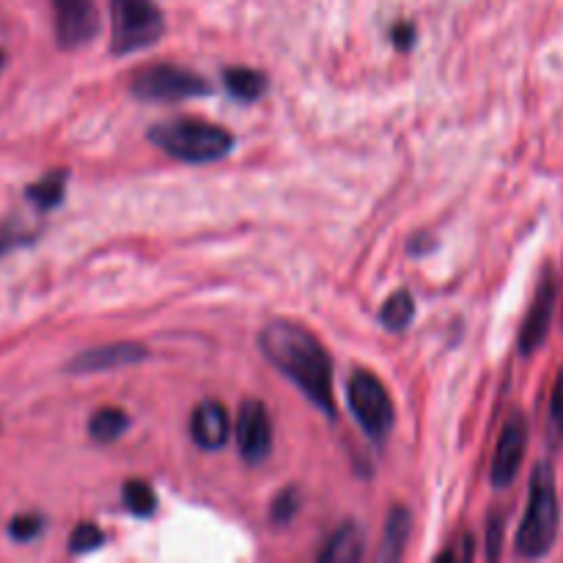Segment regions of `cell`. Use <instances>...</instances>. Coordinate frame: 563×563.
Wrapping results in <instances>:
<instances>
[{"mask_svg":"<svg viewBox=\"0 0 563 563\" xmlns=\"http://www.w3.org/2000/svg\"><path fill=\"white\" fill-rule=\"evenodd\" d=\"M148 352L141 344H108L97 346V350L80 352L77 357H71L69 368L71 374H93V372H108V368H121V366H135V363L146 361Z\"/></svg>","mask_w":563,"mask_h":563,"instance_id":"cell-12","label":"cell"},{"mask_svg":"<svg viewBox=\"0 0 563 563\" xmlns=\"http://www.w3.org/2000/svg\"><path fill=\"white\" fill-rule=\"evenodd\" d=\"M223 82L229 88V93L240 102H256L267 93V75L256 69H247V66H231L223 71Z\"/></svg>","mask_w":563,"mask_h":563,"instance_id":"cell-15","label":"cell"},{"mask_svg":"<svg viewBox=\"0 0 563 563\" xmlns=\"http://www.w3.org/2000/svg\"><path fill=\"white\" fill-rule=\"evenodd\" d=\"M390 42L399 49H410L412 44H416V25H412V22H396V25L390 27Z\"/></svg>","mask_w":563,"mask_h":563,"instance_id":"cell-25","label":"cell"},{"mask_svg":"<svg viewBox=\"0 0 563 563\" xmlns=\"http://www.w3.org/2000/svg\"><path fill=\"white\" fill-rule=\"evenodd\" d=\"M148 141L159 152L170 154L179 163L203 165L223 159L234 148V135L218 124L201 119H174L159 121L148 130Z\"/></svg>","mask_w":563,"mask_h":563,"instance_id":"cell-3","label":"cell"},{"mask_svg":"<svg viewBox=\"0 0 563 563\" xmlns=\"http://www.w3.org/2000/svg\"><path fill=\"white\" fill-rule=\"evenodd\" d=\"M264 357L291 379L328 418H335L333 363L317 335L289 319H273L258 335Z\"/></svg>","mask_w":563,"mask_h":563,"instance_id":"cell-1","label":"cell"},{"mask_svg":"<svg viewBox=\"0 0 563 563\" xmlns=\"http://www.w3.org/2000/svg\"><path fill=\"white\" fill-rule=\"evenodd\" d=\"M432 245H434L432 240H418V242H412L410 251H412V253H423V251H427V247H432Z\"/></svg>","mask_w":563,"mask_h":563,"instance_id":"cell-26","label":"cell"},{"mask_svg":"<svg viewBox=\"0 0 563 563\" xmlns=\"http://www.w3.org/2000/svg\"><path fill=\"white\" fill-rule=\"evenodd\" d=\"M165 16L154 0H110V53L130 55L157 44Z\"/></svg>","mask_w":563,"mask_h":563,"instance_id":"cell-4","label":"cell"},{"mask_svg":"<svg viewBox=\"0 0 563 563\" xmlns=\"http://www.w3.org/2000/svg\"><path fill=\"white\" fill-rule=\"evenodd\" d=\"M555 300H559V275H555L553 267H544L537 291H533V302L528 308L526 322H522L520 330V355L531 357L533 352L542 350V344L550 335V328H553Z\"/></svg>","mask_w":563,"mask_h":563,"instance_id":"cell-7","label":"cell"},{"mask_svg":"<svg viewBox=\"0 0 563 563\" xmlns=\"http://www.w3.org/2000/svg\"><path fill=\"white\" fill-rule=\"evenodd\" d=\"M121 495H124V506L135 517H152L157 511V495H154V489L148 484L126 482Z\"/></svg>","mask_w":563,"mask_h":563,"instance_id":"cell-19","label":"cell"},{"mask_svg":"<svg viewBox=\"0 0 563 563\" xmlns=\"http://www.w3.org/2000/svg\"><path fill=\"white\" fill-rule=\"evenodd\" d=\"M27 201L33 203L42 212H49V209L58 207L66 196V170H53L44 179H38L36 185H31L25 190Z\"/></svg>","mask_w":563,"mask_h":563,"instance_id":"cell-16","label":"cell"},{"mask_svg":"<svg viewBox=\"0 0 563 563\" xmlns=\"http://www.w3.org/2000/svg\"><path fill=\"white\" fill-rule=\"evenodd\" d=\"M550 434L559 445H563V366L555 377L553 396H550Z\"/></svg>","mask_w":563,"mask_h":563,"instance_id":"cell-22","label":"cell"},{"mask_svg":"<svg viewBox=\"0 0 563 563\" xmlns=\"http://www.w3.org/2000/svg\"><path fill=\"white\" fill-rule=\"evenodd\" d=\"M55 16V38L64 49H77L99 33V9L93 0H49Z\"/></svg>","mask_w":563,"mask_h":563,"instance_id":"cell-8","label":"cell"},{"mask_svg":"<svg viewBox=\"0 0 563 563\" xmlns=\"http://www.w3.org/2000/svg\"><path fill=\"white\" fill-rule=\"evenodd\" d=\"M44 531V520L38 515H20L11 520L9 537L14 542H33Z\"/></svg>","mask_w":563,"mask_h":563,"instance_id":"cell-23","label":"cell"},{"mask_svg":"<svg viewBox=\"0 0 563 563\" xmlns=\"http://www.w3.org/2000/svg\"><path fill=\"white\" fill-rule=\"evenodd\" d=\"M410 526H412V515L405 509V506H394V509L388 511L383 544H379V553H377L379 561L394 563L405 555L407 539H410Z\"/></svg>","mask_w":563,"mask_h":563,"instance_id":"cell-13","label":"cell"},{"mask_svg":"<svg viewBox=\"0 0 563 563\" xmlns=\"http://www.w3.org/2000/svg\"><path fill=\"white\" fill-rule=\"evenodd\" d=\"M126 427H130V418L124 412L115 410V407H102L88 421V434L97 443H113V440H119L126 432Z\"/></svg>","mask_w":563,"mask_h":563,"instance_id":"cell-17","label":"cell"},{"mask_svg":"<svg viewBox=\"0 0 563 563\" xmlns=\"http://www.w3.org/2000/svg\"><path fill=\"white\" fill-rule=\"evenodd\" d=\"M526 451H528V418L522 416L520 410H515L509 416V421H506L504 432H500L498 449H495V456H493V471H489V478H493L495 489H506L515 484V478L520 476Z\"/></svg>","mask_w":563,"mask_h":563,"instance_id":"cell-9","label":"cell"},{"mask_svg":"<svg viewBox=\"0 0 563 563\" xmlns=\"http://www.w3.org/2000/svg\"><path fill=\"white\" fill-rule=\"evenodd\" d=\"M190 438L203 451H220L231 438L229 412L220 401L207 399L192 410L190 416Z\"/></svg>","mask_w":563,"mask_h":563,"instance_id":"cell-11","label":"cell"},{"mask_svg":"<svg viewBox=\"0 0 563 563\" xmlns=\"http://www.w3.org/2000/svg\"><path fill=\"white\" fill-rule=\"evenodd\" d=\"M16 242H20V240H0V256H3V253L9 251V247H14Z\"/></svg>","mask_w":563,"mask_h":563,"instance_id":"cell-27","label":"cell"},{"mask_svg":"<svg viewBox=\"0 0 563 563\" xmlns=\"http://www.w3.org/2000/svg\"><path fill=\"white\" fill-rule=\"evenodd\" d=\"M561 531V504L555 471L548 460L533 467L531 498L517 531V553L522 559H544L555 548Z\"/></svg>","mask_w":563,"mask_h":563,"instance_id":"cell-2","label":"cell"},{"mask_svg":"<svg viewBox=\"0 0 563 563\" xmlns=\"http://www.w3.org/2000/svg\"><path fill=\"white\" fill-rule=\"evenodd\" d=\"M297 511H300V493H297L295 487H286L284 493H278V498L273 500L269 517H273V522L284 526V522H289Z\"/></svg>","mask_w":563,"mask_h":563,"instance_id":"cell-21","label":"cell"},{"mask_svg":"<svg viewBox=\"0 0 563 563\" xmlns=\"http://www.w3.org/2000/svg\"><path fill=\"white\" fill-rule=\"evenodd\" d=\"M346 401H350L352 416L368 434V440L385 443V438L394 429V401H390L385 385L372 372L357 368L346 383Z\"/></svg>","mask_w":563,"mask_h":563,"instance_id":"cell-5","label":"cell"},{"mask_svg":"<svg viewBox=\"0 0 563 563\" xmlns=\"http://www.w3.org/2000/svg\"><path fill=\"white\" fill-rule=\"evenodd\" d=\"M102 544H104V533L99 531L97 526H91V522H82V526H77L75 531H71L69 553L75 555L91 553V550H99Z\"/></svg>","mask_w":563,"mask_h":563,"instance_id":"cell-20","label":"cell"},{"mask_svg":"<svg viewBox=\"0 0 563 563\" xmlns=\"http://www.w3.org/2000/svg\"><path fill=\"white\" fill-rule=\"evenodd\" d=\"M504 515H493L487 522V559L498 561L500 550H504Z\"/></svg>","mask_w":563,"mask_h":563,"instance_id":"cell-24","label":"cell"},{"mask_svg":"<svg viewBox=\"0 0 563 563\" xmlns=\"http://www.w3.org/2000/svg\"><path fill=\"white\" fill-rule=\"evenodd\" d=\"M363 555V537L355 522H344L319 553L322 563H355Z\"/></svg>","mask_w":563,"mask_h":563,"instance_id":"cell-14","label":"cell"},{"mask_svg":"<svg viewBox=\"0 0 563 563\" xmlns=\"http://www.w3.org/2000/svg\"><path fill=\"white\" fill-rule=\"evenodd\" d=\"M412 317H416V300H412L410 291H396V295H390L383 311H379V322L388 330H394V333H401V330L410 328Z\"/></svg>","mask_w":563,"mask_h":563,"instance_id":"cell-18","label":"cell"},{"mask_svg":"<svg viewBox=\"0 0 563 563\" xmlns=\"http://www.w3.org/2000/svg\"><path fill=\"white\" fill-rule=\"evenodd\" d=\"M209 82L190 69L174 64L143 66L132 75V93L146 102H179L209 93Z\"/></svg>","mask_w":563,"mask_h":563,"instance_id":"cell-6","label":"cell"},{"mask_svg":"<svg viewBox=\"0 0 563 563\" xmlns=\"http://www.w3.org/2000/svg\"><path fill=\"white\" fill-rule=\"evenodd\" d=\"M236 445L242 460L258 465L273 451V421L262 401H245L236 418Z\"/></svg>","mask_w":563,"mask_h":563,"instance_id":"cell-10","label":"cell"},{"mask_svg":"<svg viewBox=\"0 0 563 563\" xmlns=\"http://www.w3.org/2000/svg\"><path fill=\"white\" fill-rule=\"evenodd\" d=\"M0 69H3V53H0Z\"/></svg>","mask_w":563,"mask_h":563,"instance_id":"cell-28","label":"cell"}]
</instances>
